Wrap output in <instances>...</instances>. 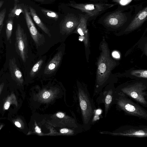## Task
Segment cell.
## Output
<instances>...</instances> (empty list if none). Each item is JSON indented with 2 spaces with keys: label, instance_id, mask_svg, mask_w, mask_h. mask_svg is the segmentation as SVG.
<instances>
[{
  "label": "cell",
  "instance_id": "cell-1",
  "mask_svg": "<svg viewBox=\"0 0 147 147\" xmlns=\"http://www.w3.org/2000/svg\"><path fill=\"white\" fill-rule=\"evenodd\" d=\"M101 52L97 63L95 85L93 97L99 94L110 82L109 77L111 70L116 65L115 61L110 56L108 45L103 42L100 45Z\"/></svg>",
  "mask_w": 147,
  "mask_h": 147
},
{
  "label": "cell",
  "instance_id": "cell-2",
  "mask_svg": "<svg viewBox=\"0 0 147 147\" xmlns=\"http://www.w3.org/2000/svg\"><path fill=\"white\" fill-rule=\"evenodd\" d=\"M147 84L144 81L127 82L116 88L117 92L122 93L142 106L147 108Z\"/></svg>",
  "mask_w": 147,
  "mask_h": 147
},
{
  "label": "cell",
  "instance_id": "cell-3",
  "mask_svg": "<svg viewBox=\"0 0 147 147\" xmlns=\"http://www.w3.org/2000/svg\"><path fill=\"white\" fill-rule=\"evenodd\" d=\"M114 105L116 110L123 111L127 115L147 120V111L138 102L124 94L116 92Z\"/></svg>",
  "mask_w": 147,
  "mask_h": 147
},
{
  "label": "cell",
  "instance_id": "cell-4",
  "mask_svg": "<svg viewBox=\"0 0 147 147\" xmlns=\"http://www.w3.org/2000/svg\"><path fill=\"white\" fill-rule=\"evenodd\" d=\"M80 105L82 110L84 123L86 129H89L92 125L96 108L93 98L86 89H81Z\"/></svg>",
  "mask_w": 147,
  "mask_h": 147
},
{
  "label": "cell",
  "instance_id": "cell-5",
  "mask_svg": "<svg viewBox=\"0 0 147 147\" xmlns=\"http://www.w3.org/2000/svg\"><path fill=\"white\" fill-rule=\"evenodd\" d=\"M101 134L113 136H121L134 138H146L147 126L144 125H125L119 127L112 131L99 132Z\"/></svg>",
  "mask_w": 147,
  "mask_h": 147
},
{
  "label": "cell",
  "instance_id": "cell-6",
  "mask_svg": "<svg viewBox=\"0 0 147 147\" xmlns=\"http://www.w3.org/2000/svg\"><path fill=\"white\" fill-rule=\"evenodd\" d=\"M116 93V88L114 85L110 83L107 85L104 89L99 93L96 99V102L98 105L104 104L105 118L107 117L111 106L114 105Z\"/></svg>",
  "mask_w": 147,
  "mask_h": 147
},
{
  "label": "cell",
  "instance_id": "cell-7",
  "mask_svg": "<svg viewBox=\"0 0 147 147\" xmlns=\"http://www.w3.org/2000/svg\"><path fill=\"white\" fill-rule=\"evenodd\" d=\"M115 4H116L77 3L71 1L68 5L86 13L90 17L98 15Z\"/></svg>",
  "mask_w": 147,
  "mask_h": 147
},
{
  "label": "cell",
  "instance_id": "cell-8",
  "mask_svg": "<svg viewBox=\"0 0 147 147\" xmlns=\"http://www.w3.org/2000/svg\"><path fill=\"white\" fill-rule=\"evenodd\" d=\"M15 48L18 55L24 62L28 58V42L26 33L19 24H18L15 32Z\"/></svg>",
  "mask_w": 147,
  "mask_h": 147
},
{
  "label": "cell",
  "instance_id": "cell-9",
  "mask_svg": "<svg viewBox=\"0 0 147 147\" xmlns=\"http://www.w3.org/2000/svg\"><path fill=\"white\" fill-rule=\"evenodd\" d=\"M24 14L26 23L31 36L37 46L42 45L45 39L43 34L40 33L36 28L31 18L27 7L24 9Z\"/></svg>",
  "mask_w": 147,
  "mask_h": 147
},
{
  "label": "cell",
  "instance_id": "cell-10",
  "mask_svg": "<svg viewBox=\"0 0 147 147\" xmlns=\"http://www.w3.org/2000/svg\"><path fill=\"white\" fill-rule=\"evenodd\" d=\"M125 13L120 11L113 12L107 16L104 20V23L108 26L118 28L123 25L127 20Z\"/></svg>",
  "mask_w": 147,
  "mask_h": 147
},
{
  "label": "cell",
  "instance_id": "cell-11",
  "mask_svg": "<svg viewBox=\"0 0 147 147\" xmlns=\"http://www.w3.org/2000/svg\"><path fill=\"white\" fill-rule=\"evenodd\" d=\"M90 17L87 13L85 15H80L79 24L74 32V33L80 35L79 40L83 42L86 47H88L89 42L87 23L88 20Z\"/></svg>",
  "mask_w": 147,
  "mask_h": 147
},
{
  "label": "cell",
  "instance_id": "cell-12",
  "mask_svg": "<svg viewBox=\"0 0 147 147\" xmlns=\"http://www.w3.org/2000/svg\"><path fill=\"white\" fill-rule=\"evenodd\" d=\"M79 20V18L74 14L67 15L61 24V30L66 34H70L77 27Z\"/></svg>",
  "mask_w": 147,
  "mask_h": 147
},
{
  "label": "cell",
  "instance_id": "cell-13",
  "mask_svg": "<svg viewBox=\"0 0 147 147\" xmlns=\"http://www.w3.org/2000/svg\"><path fill=\"white\" fill-rule=\"evenodd\" d=\"M147 7L140 11L126 28L125 32H130L139 28L147 19Z\"/></svg>",
  "mask_w": 147,
  "mask_h": 147
},
{
  "label": "cell",
  "instance_id": "cell-14",
  "mask_svg": "<svg viewBox=\"0 0 147 147\" xmlns=\"http://www.w3.org/2000/svg\"><path fill=\"white\" fill-rule=\"evenodd\" d=\"M9 65L11 78L18 83L22 84L24 81L23 75L16 63L14 57L10 59Z\"/></svg>",
  "mask_w": 147,
  "mask_h": 147
},
{
  "label": "cell",
  "instance_id": "cell-15",
  "mask_svg": "<svg viewBox=\"0 0 147 147\" xmlns=\"http://www.w3.org/2000/svg\"><path fill=\"white\" fill-rule=\"evenodd\" d=\"M62 57V53L60 51L56 53L46 66L44 73L45 74H50L54 72L59 66Z\"/></svg>",
  "mask_w": 147,
  "mask_h": 147
},
{
  "label": "cell",
  "instance_id": "cell-16",
  "mask_svg": "<svg viewBox=\"0 0 147 147\" xmlns=\"http://www.w3.org/2000/svg\"><path fill=\"white\" fill-rule=\"evenodd\" d=\"M29 9L30 15L31 16L37 25L49 36L51 37V34L49 30L41 21L37 14L35 10L30 6H29Z\"/></svg>",
  "mask_w": 147,
  "mask_h": 147
},
{
  "label": "cell",
  "instance_id": "cell-17",
  "mask_svg": "<svg viewBox=\"0 0 147 147\" xmlns=\"http://www.w3.org/2000/svg\"><path fill=\"white\" fill-rule=\"evenodd\" d=\"M26 7L23 4L15 3L13 7L8 14V18L18 17L21 13L24 14Z\"/></svg>",
  "mask_w": 147,
  "mask_h": 147
},
{
  "label": "cell",
  "instance_id": "cell-18",
  "mask_svg": "<svg viewBox=\"0 0 147 147\" xmlns=\"http://www.w3.org/2000/svg\"><path fill=\"white\" fill-rule=\"evenodd\" d=\"M13 18H8L6 22V35L8 40L11 41L13 25Z\"/></svg>",
  "mask_w": 147,
  "mask_h": 147
},
{
  "label": "cell",
  "instance_id": "cell-19",
  "mask_svg": "<svg viewBox=\"0 0 147 147\" xmlns=\"http://www.w3.org/2000/svg\"><path fill=\"white\" fill-rule=\"evenodd\" d=\"M43 62V60L40 59L33 66L30 73V76L34 77L40 69Z\"/></svg>",
  "mask_w": 147,
  "mask_h": 147
},
{
  "label": "cell",
  "instance_id": "cell-20",
  "mask_svg": "<svg viewBox=\"0 0 147 147\" xmlns=\"http://www.w3.org/2000/svg\"><path fill=\"white\" fill-rule=\"evenodd\" d=\"M131 74L138 78L146 79L147 78V71L146 70H135L132 71Z\"/></svg>",
  "mask_w": 147,
  "mask_h": 147
},
{
  "label": "cell",
  "instance_id": "cell-21",
  "mask_svg": "<svg viewBox=\"0 0 147 147\" xmlns=\"http://www.w3.org/2000/svg\"><path fill=\"white\" fill-rule=\"evenodd\" d=\"M41 11L45 16L49 18L55 20L58 18V15L55 12L43 9H42Z\"/></svg>",
  "mask_w": 147,
  "mask_h": 147
},
{
  "label": "cell",
  "instance_id": "cell-22",
  "mask_svg": "<svg viewBox=\"0 0 147 147\" xmlns=\"http://www.w3.org/2000/svg\"><path fill=\"white\" fill-rule=\"evenodd\" d=\"M14 94H11L9 96L7 99V100L4 104V108L5 110L8 109L11 103H14V102H11Z\"/></svg>",
  "mask_w": 147,
  "mask_h": 147
},
{
  "label": "cell",
  "instance_id": "cell-23",
  "mask_svg": "<svg viewBox=\"0 0 147 147\" xmlns=\"http://www.w3.org/2000/svg\"><path fill=\"white\" fill-rule=\"evenodd\" d=\"M6 13V8L3 9L0 12V26L3 24Z\"/></svg>",
  "mask_w": 147,
  "mask_h": 147
},
{
  "label": "cell",
  "instance_id": "cell-24",
  "mask_svg": "<svg viewBox=\"0 0 147 147\" xmlns=\"http://www.w3.org/2000/svg\"><path fill=\"white\" fill-rule=\"evenodd\" d=\"M131 1L132 0H113V2L117 3L121 5L127 4Z\"/></svg>",
  "mask_w": 147,
  "mask_h": 147
},
{
  "label": "cell",
  "instance_id": "cell-25",
  "mask_svg": "<svg viewBox=\"0 0 147 147\" xmlns=\"http://www.w3.org/2000/svg\"><path fill=\"white\" fill-rule=\"evenodd\" d=\"M51 94L50 92L48 91H45L43 94L42 96L44 99H47L49 98Z\"/></svg>",
  "mask_w": 147,
  "mask_h": 147
},
{
  "label": "cell",
  "instance_id": "cell-26",
  "mask_svg": "<svg viewBox=\"0 0 147 147\" xmlns=\"http://www.w3.org/2000/svg\"><path fill=\"white\" fill-rule=\"evenodd\" d=\"M113 56L116 58H119L120 57L119 53L117 51H114L112 53Z\"/></svg>",
  "mask_w": 147,
  "mask_h": 147
},
{
  "label": "cell",
  "instance_id": "cell-27",
  "mask_svg": "<svg viewBox=\"0 0 147 147\" xmlns=\"http://www.w3.org/2000/svg\"><path fill=\"white\" fill-rule=\"evenodd\" d=\"M56 116L58 117L61 118L64 117L65 115L63 113L59 112L56 114Z\"/></svg>",
  "mask_w": 147,
  "mask_h": 147
},
{
  "label": "cell",
  "instance_id": "cell-28",
  "mask_svg": "<svg viewBox=\"0 0 147 147\" xmlns=\"http://www.w3.org/2000/svg\"><path fill=\"white\" fill-rule=\"evenodd\" d=\"M69 131V130L66 128L61 129L60 130V132L61 133H66Z\"/></svg>",
  "mask_w": 147,
  "mask_h": 147
},
{
  "label": "cell",
  "instance_id": "cell-29",
  "mask_svg": "<svg viewBox=\"0 0 147 147\" xmlns=\"http://www.w3.org/2000/svg\"><path fill=\"white\" fill-rule=\"evenodd\" d=\"M35 131L38 133H40L41 132V130L40 128L38 126H36L35 128Z\"/></svg>",
  "mask_w": 147,
  "mask_h": 147
},
{
  "label": "cell",
  "instance_id": "cell-30",
  "mask_svg": "<svg viewBox=\"0 0 147 147\" xmlns=\"http://www.w3.org/2000/svg\"><path fill=\"white\" fill-rule=\"evenodd\" d=\"M15 124L16 126L18 127H20L21 126L20 123H19V122L18 121H16L15 122Z\"/></svg>",
  "mask_w": 147,
  "mask_h": 147
},
{
  "label": "cell",
  "instance_id": "cell-31",
  "mask_svg": "<svg viewBox=\"0 0 147 147\" xmlns=\"http://www.w3.org/2000/svg\"><path fill=\"white\" fill-rule=\"evenodd\" d=\"M4 85V83H1L0 85V94L1 93V91H2Z\"/></svg>",
  "mask_w": 147,
  "mask_h": 147
},
{
  "label": "cell",
  "instance_id": "cell-32",
  "mask_svg": "<svg viewBox=\"0 0 147 147\" xmlns=\"http://www.w3.org/2000/svg\"><path fill=\"white\" fill-rule=\"evenodd\" d=\"M4 1L2 0L0 1V8L1 7L4 3Z\"/></svg>",
  "mask_w": 147,
  "mask_h": 147
},
{
  "label": "cell",
  "instance_id": "cell-33",
  "mask_svg": "<svg viewBox=\"0 0 147 147\" xmlns=\"http://www.w3.org/2000/svg\"><path fill=\"white\" fill-rule=\"evenodd\" d=\"M3 24L1 25L0 26V34L1 33V30L2 29V27H3Z\"/></svg>",
  "mask_w": 147,
  "mask_h": 147
},
{
  "label": "cell",
  "instance_id": "cell-34",
  "mask_svg": "<svg viewBox=\"0 0 147 147\" xmlns=\"http://www.w3.org/2000/svg\"><path fill=\"white\" fill-rule=\"evenodd\" d=\"M15 3H18L19 2V0H14Z\"/></svg>",
  "mask_w": 147,
  "mask_h": 147
},
{
  "label": "cell",
  "instance_id": "cell-35",
  "mask_svg": "<svg viewBox=\"0 0 147 147\" xmlns=\"http://www.w3.org/2000/svg\"><path fill=\"white\" fill-rule=\"evenodd\" d=\"M36 0L39 1H46V0Z\"/></svg>",
  "mask_w": 147,
  "mask_h": 147
},
{
  "label": "cell",
  "instance_id": "cell-36",
  "mask_svg": "<svg viewBox=\"0 0 147 147\" xmlns=\"http://www.w3.org/2000/svg\"><path fill=\"white\" fill-rule=\"evenodd\" d=\"M1 73H0V76H1Z\"/></svg>",
  "mask_w": 147,
  "mask_h": 147
}]
</instances>
